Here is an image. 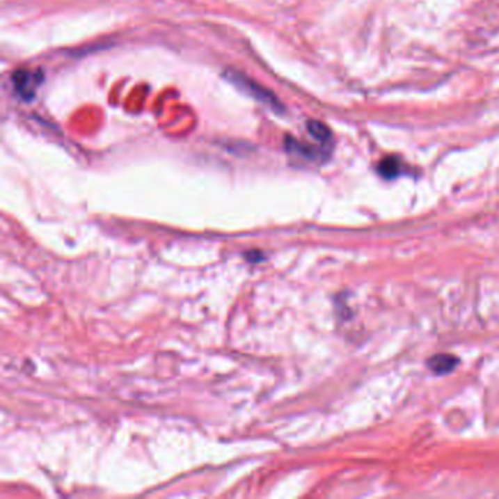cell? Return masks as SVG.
<instances>
[{
    "instance_id": "4",
    "label": "cell",
    "mask_w": 499,
    "mask_h": 499,
    "mask_svg": "<svg viewBox=\"0 0 499 499\" xmlns=\"http://www.w3.org/2000/svg\"><path fill=\"white\" fill-rule=\"evenodd\" d=\"M459 363H460V361L455 358V356L448 354V353H441V354L432 356L429 362H427V366H429V369L434 374L445 375V374L452 372V370L459 366Z\"/></svg>"
},
{
    "instance_id": "1",
    "label": "cell",
    "mask_w": 499,
    "mask_h": 499,
    "mask_svg": "<svg viewBox=\"0 0 499 499\" xmlns=\"http://www.w3.org/2000/svg\"><path fill=\"white\" fill-rule=\"evenodd\" d=\"M224 78L230 84H233L239 91L252 97L255 102H258L260 104H264L271 111H274L276 115H283V113L286 111L284 104L276 97V94L273 91L265 88L262 84L253 81L248 75L239 72V70L229 69V70H225Z\"/></svg>"
},
{
    "instance_id": "3",
    "label": "cell",
    "mask_w": 499,
    "mask_h": 499,
    "mask_svg": "<svg viewBox=\"0 0 499 499\" xmlns=\"http://www.w3.org/2000/svg\"><path fill=\"white\" fill-rule=\"evenodd\" d=\"M286 150L290 154L301 157V159H303L306 161H324V160H326L328 154H330V150L328 148L303 144V142L297 141L294 138L286 139Z\"/></svg>"
},
{
    "instance_id": "5",
    "label": "cell",
    "mask_w": 499,
    "mask_h": 499,
    "mask_svg": "<svg viewBox=\"0 0 499 499\" xmlns=\"http://www.w3.org/2000/svg\"><path fill=\"white\" fill-rule=\"evenodd\" d=\"M308 126V132L309 135L315 139L319 145L322 147H326V148H331V144H333V134L331 131L328 129V127L322 123V122H318V120H309L306 123Z\"/></svg>"
},
{
    "instance_id": "2",
    "label": "cell",
    "mask_w": 499,
    "mask_h": 499,
    "mask_svg": "<svg viewBox=\"0 0 499 499\" xmlns=\"http://www.w3.org/2000/svg\"><path fill=\"white\" fill-rule=\"evenodd\" d=\"M42 79H45V75H42L40 70L38 72H33V70L19 69L12 75L13 91H15V94L21 100H24V102H31L35 97Z\"/></svg>"
},
{
    "instance_id": "6",
    "label": "cell",
    "mask_w": 499,
    "mask_h": 499,
    "mask_svg": "<svg viewBox=\"0 0 499 499\" xmlns=\"http://www.w3.org/2000/svg\"><path fill=\"white\" fill-rule=\"evenodd\" d=\"M378 172L383 179H395L403 173V163L398 157H387L379 163Z\"/></svg>"
}]
</instances>
